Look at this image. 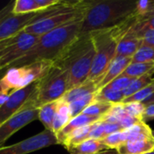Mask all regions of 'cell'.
<instances>
[{
  "label": "cell",
  "mask_w": 154,
  "mask_h": 154,
  "mask_svg": "<svg viewBox=\"0 0 154 154\" xmlns=\"http://www.w3.org/2000/svg\"><path fill=\"white\" fill-rule=\"evenodd\" d=\"M82 19L83 17L76 19L40 36L37 43L24 56L12 63L8 69L24 67L41 60L54 63L79 38Z\"/></svg>",
  "instance_id": "6da1fadb"
},
{
  "label": "cell",
  "mask_w": 154,
  "mask_h": 154,
  "mask_svg": "<svg viewBox=\"0 0 154 154\" xmlns=\"http://www.w3.org/2000/svg\"><path fill=\"white\" fill-rule=\"evenodd\" d=\"M136 14V1L90 0L79 35L118 27Z\"/></svg>",
  "instance_id": "7a4b0ae2"
},
{
  "label": "cell",
  "mask_w": 154,
  "mask_h": 154,
  "mask_svg": "<svg viewBox=\"0 0 154 154\" xmlns=\"http://www.w3.org/2000/svg\"><path fill=\"white\" fill-rule=\"evenodd\" d=\"M95 48L90 33L79 38L54 62L69 73V89L88 80L93 60Z\"/></svg>",
  "instance_id": "3957f363"
},
{
  "label": "cell",
  "mask_w": 154,
  "mask_h": 154,
  "mask_svg": "<svg viewBox=\"0 0 154 154\" xmlns=\"http://www.w3.org/2000/svg\"><path fill=\"white\" fill-rule=\"evenodd\" d=\"M90 0L62 1L46 10L45 14L39 20L28 24L23 31L37 36H42L63 24L84 16Z\"/></svg>",
  "instance_id": "277c9868"
},
{
  "label": "cell",
  "mask_w": 154,
  "mask_h": 154,
  "mask_svg": "<svg viewBox=\"0 0 154 154\" xmlns=\"http://www.w3.org/2000/svg\"><path fill=\"white\" fill-rule=\"evenodd\" d=\"M95 48V57L88 80L97 83L116 58L117 37L115 29H107L90 33Z\"/></svg>",
  "instance_id": "5b68a950"
},
{
  "label": "cell",
  "mask_w": 154,
  "mask_h": 154,
  "mask_svg": "<svg viewBox=\"0 0 154 154\" xmlns=\"http://www.w3.org/2000/svg\"><path fill=\"white\" fill-rule=\"evenodd\" d=\"M69 90V73L62 68L55 65L39 81L37 88L31 97L30 102L34 107L40 108L42 106L57 101Z\"/></svg>",
  "instance_id": "8992f818"
},
{
  "label": "cell",
  "mask_w": 154,
  "mask_h": 154,
  "mask_svg": "<svg viewBox=\"0 0 154 154\" xmlns=\"http://www.w3.org/2000/svg\"><path fill=\"white\" fill-rule=\"evenodd\" d=\"M40 36L29 33L23 30L6 40L5 48L0 51L1 71L24 56L38 42Z\"/></svg>",
  "instance_id": "52a82bcc"
},
{
  "label": "cell",
  "mask_w": 154,
  "mask_h": 154,
  "mask_svg": "<svg viewBox=\"0 0 154 154\" xmlns=\"http://www.w3.org/2000/svg\"><path fill=\"white\" fill-rule=\"evenodd\" d=\"M13 6L14 1H11L0 10V42L7 40L23 31L40 14L38 12L14 14L13 13Z\"/></svg>",
  "instance_id": "ba28073f"
},
{
  "label": "cell",
  "mask_w": 154,
  "mask_h": 154,
  "mask_svg": "<svg viewBox=\"0 0 154 154\" xmlns=\"http://www.w3.org/2000/svg\"><path fill=\"white\" fill-rule=\"evenodd\" d=\"M56 144H59L56 134L44 129L42 132L19 143L1 147L0 154H29Z\"/></svg>",
  "instance_id": "9c48e42d"
},
{
  "label": "cell",
  "mask_w": 154,
  "mask_h": 154,
  "mask_svg": "<svg viewBox=\"0 0 154 154\" xmlns=\"http://www.w3.org/2000/svg\"><path fill=\"white\" fill-rule=\"evenodd\" d=\"M39 108L33 106L30 100L15 115L0 125V148L15 133L38 119Z\"/></svg>",
  "instance_id": "30bf717a"
},
{
  "label": "cell",
  "mask_w": 154,
  "mask_h": 154,
  "mask_svg": "<svg viewBox=\"0 0 154 154\" xmlns=\"http://www.w3.org/2000/svg\"><path fill=\"white\" fill-rule=\"evenodd\" d=\"M37 88V82L11 93L0 107V125L15 115L31 99Z\"/></svg>",
  "instance_id": "8fae6325"
},
{
  "label": "cell",
  "mask_w": 154,
  "mask_h": 154,
  "mask_svg": "<svg viewBox=\"0 0 154 154\" xmlns=\"http://www.w3.org/2000/svg\"><path fill=\"white\" fill-rule=\"evenodd\" d=\"M142 45L143 40L141 38L126 31L118 39L116 56L133 58V56L136 53Z\"/></svg>",
  "instance_id": "7c38bea8"
},
{
  "label": "cell",
  "mask_w": 154,
  "mask_h": 154,
  "mask_svg": "<svg viewBox=\"0 0 154 154\" xmlns=\"http://www.w3.org/2000/svg\"><path fill=\"white\" fill-rule=\"evenodd\" d=\"M131 62H132V58L116 56V58L113 60V61L106 70L105 74L103 75L102 79L99 80V82L97 85L98 91L104 88L105 87H106L117 77L122 75Z\"/></svg>",
  "instance_id": "4fadbf2b"
},
{
  "label": "cell",
  "mask_w": 154,
  "mask_h": 154,
  "mask_svg": "<svg viewBox=\"0 0 154 154\" xmlns=\"http://www.w3.org/2000/svg\"><path fill=\"white\" fill-rule=\"evenodd\" d=\"M101 119L102 118H100V117L90 116H87L84 114H80V115L71 118V120L69 122V124L56 134L59 144L62 145L64 143V142L66 141V139L69 136V134L71 133H73L74 131H76L77 129L95 124V123L100 121Z\"/></svg>",
  "instance_id": "5bb4252c"
},
{
  "label": "cell",
  "mask_w": 154,
  "mask_h": 154,
  "mask_svg": "<svg viewBox=\"0 0 154 154\" xmlns=\"http://www.w3.org/2000/svg\"><path fill=\"white\" fill-rule=\"evenodd\" d=\"M154 151V138L143 141L126 142L121 144L116 152L118 154H145Z\"/></svg>",
  "instance_id": "9a60e30c"
},
{
  "label": "cell",
  "mask_w": 154,
  "mask_h": 154,
  "mask_svg": "<svg viewBox=\"0 0 154 154\" xmlns=\"http://www.w3.org/2000/svg\"><path fill=\"white\" fill-rule=\"evenodd\" d=\"M97 92H98V88L97 87L96 82L91 81V80H87L84 83L69 89L66 92V94L62 97L61 99L70 104L83 97H86L91 94H96Z\"/></svg>",
  "instance_id": "2e32d148"
},
{
  "label": "cell",
  "mask_w": 154,
  "mask_h": 154,
  "mask_svg": "<svg viewBox=\"0 0 154 154\" xmlns=\"http://www.w3.org/2000/svg\"><path fill=\"white\" fill-rule=\"evenodd\" d=\"M71 112L69 104L62 100L61 98L58 100L57 110L52 123V132L57 134L61 129H63L69 122L71 120Z\"/></svg>",
  "instance_id": "e0dca14e"
},
{
  "label": "cell",
  "mask_w": 154,
  "mask_h": 154,
  "mask_svg": "<svg viewBox=\"0 0 154 154\" xmlns=\"http://www.w3.org/2000/svg\"><path fill=\"white\" fill-rule=\"evenodd\" d=\"M106 150L109 149L106 146L103 140L88 139L68 151L70 154H97Z\"/></svg>",
  "instance_id": "ac0fdd59"
},
{
  "label": "cell",
  "mask_w": 154,
  "mask_h": 154,
  "mask_svg": "<svg viewBox=\"0 0 154 154\" xmlns=\"http://www.w3.org/2000/svg\"><path fill=\"white\" fill-rule=\"evenodd\" d=\"M126 142H136L152 138V130L144 122L138 123L132 127L124 130ZM125 142V143H126Z\"/></svg>",
  "instance_id": "d6986e66"
},
{
  "label": "cell",
  "mask_w": 154,
  "mask_h": 154,
  "mask_svg": "<svg viewBox=\"0 0 154 154\" xmlns=\"http://www.w3.org/2000/svg\"><path fill=\"white\" fill-rule=\"evenodd\" d=\"M95 124L81 127L77 129L76 131H74L73 133H71L69 134V136L66 139V141L64 142V143L62 144L67 150H69L70 148L79 144L80 143L89 139V134L91 133V131L93 130Z\"/></svg>",
  "instance_id": "ffe728a7"
},
{
  "label": "cell",
  "mask_w": 154,
  "mask_h": 154,
  "mask_svg": "<svg viewBox=\"0 0 154 154\" xmlns=\"http://www.w3.org/2000/svg\"><path fill=\"white\" fill-rule=\"evenodd\" d=\"M57 104H58V100L45 104L39 108V113H38V120L41 121V123L43 125L46 130H50L51 132H52V123L57 110Z\"/></svg>",
  "instance_id": "44dd1931"
},
{
  "label": "cell",
  "mask_w": 154,
  "mask_h": 154,
  "mask_svg": "<svg viewBox=\"0 0 154 154\" xmlns=\"http://www.w3.org/2000/svg\"><path fill=\"white\" fill-rule=\"evenodd\" d=\"M154 82V69L150 71L149 73L140 77V78H137V79H134L133 80V82L129 85L128 88H126L124 91H123V94L125 96V98L128 97H131L132 95L135 94L136 92H138L139 90L143 89V88L149 86L150 84L153 83Z\"/></svg>",
  "instance_id": "7402d4cb"
},
{
  "label": "cell",
  "mask_w": 154,
  "mask_h": 154,
  "mask_svg": "<svg viewBox=\"0 0 154 154\" xmlns=\"http://www.w3.org/2000/svg\"><path fill=\"white\" fill-rule=\"evenodd\" d=\"M125 96L122 91H116L108 88H104L100 89L95 97L96 101H101L108 103L111 105H116L123 102Z\"/></svg>",
  "instance_id": "603a6c76"
},
{
  "label": "cell",
  "mask_w": 154,
  "mask_h": 154,
  "mask_svg": "<svg viewBox=\"0 0 154 154\" xmlns=\"http://www.w3.org/2000/svg\"><path fill=\"white\" fill-rule=\"evenodd\" d=\"M153 69L154 62H147V63L131 62L123 74L133 79H137L149 73Z\"/></svg>",
  "instance_id": "cb8c5ba5"
},
{
  "label": "cell",
  "mask_w": 154,
  "mask_h": 154,
  "mask_svg": "<svg viewBox=\"0 0 154 154\" xmlns=\"http://www.w3.org/2000/svg\"><path fill=\"white\" fill-rule=\"evenodd\" d=\"M112 106H113V105H111V104L95 100L88 106H87L81 114L90 116H97V117L103 118L111 110Z\"/></svg>",
  "instance_id": "d4e9b609"
},
{
  "label": "cell",
  "mask_w": 154,
  "mask_h": 154,
  "mask_svg": "<svg viewBox=\"0 0 154 154\" xmlns=\"http://www.w3.org/2000/svg\"><path fill=\"white\" fill-rule=\"evenodd\" d=\"M41 12L35 0H15L14 1L13 13L14 14H25Z\"/></svg>",
  "instance_id": "484cf974"
},
{
  "label": "cell",
  "mask_w": 154,
  "mask_h": 154,
  "mask_svg": "<svg viewBox=\"0 0 154 154\" xmlns=\"http://www.w3.org/2000/svg\"><path fill=\"white\" fill-rule=\"evenodd\" d=\"M146 29H154V14H150L142 19L137 18L134 24L127 31L137 36L140 32Z\"/></svg>",
  "instance_id": "4316f807"
},
{
  "label": "cell",
  "mask_w": 154,
  "mask_h": 154,
  "mask_svg": "<svg viewBox=\"0 0 154 154\" xmlns=\"http://www.w3.org/2000/svg\"><path fill=\"white\" fill-rule=\"evenodd\" d=\"M96 94L88 95V96L83 97H81V98H79V99H78V100H76V101L69 104L72 118L79 116V115H80L87 106H88L91 103H93L95 101Z\"/></svg>",
  "instance_id": "83f0119b"
},
{
  "label": "cell",
  "mask_w": 154,
  "mask_h": 154,
  "mask_svg": "<svg viewBox=\"0 0 154 154\" xmlns=\"http://www.w3.org/2000/svg\"><path fill=\"white\" fill-rule=\"evenodd\" d=\"M132 62H154V48L142 45L132 58Z\"/></svg>",
  "instance_id": "f1b7e54d"
},
{
  "label": "cell",
  "mask_w": 154,
  "mask_h": 154,
  "mask_svg": "<svg viewBox=\"0 0 154 154\" xmlns=\"http://www.w3.org/2000/svg\"><path fill=\"white\" fill-rule=\"evenodd\" d=\"M154 93V82L150 84L149 86L143 88V89L139 90L135 94L132 95L131 97H128L125 98L122 102V104L126 103H133V102H141L143 103L144 100H146L148 97H150Z\"/></svg>",
  "instance_id": "f546056e"
},
{
  "label": "cell",
  "mask_w": 154,
  "mask_h": 154,
  "mask_svg": "<svg viewBox=\"0 0 154 154\" xmlns=\"http://www.w3.org/2000/svg\"><path fill=\"white\" fill-rule=\"evenodd\" d=\"M103 142L108 149L116 150L121 144H123L126 142L125 132L121 131L118 133L112 134L106 136V138H104Z\"/></svg>",
  "instance_id": "4dcf8cb0"
},
{
  "label": "cell",
  "mask_w": 154,
  "mask_h": 154,
  "mask_svg": "<svg viewBox=\"0 0 154 154\" xmlns=\"http://www.w3.org/2000/svg\"><path fill=\"white\" fill-rule=\"evenodd\" d=\"M134 79L122 74L119 77H117L116 79H114L111 83H109L105 88H111V89H114L116 91H122L123 92L126 88L129 87V85L133 82Z\"/></svg>",
  "instance_id": "1f68e13d"
},
{
  "label": "cell",
  "mask_w": 154,
  "mask_h": 154,
  "mask_svg": "<svg viewBox=\"0 0 154 154\" xmlns=\"http://www.w3.org/2000/svg\"><path fill=\"white\" fill-rule=\"evenodd\" d=\"M123 106L127 114H129L130 116H132L135 118H139V119L143 120V115L145 110V106L143 103L133 102V103L123 104Z\"/></svg>",
  "instance_id": "d6a6232c"
},
{
  "label": "cell",
  "mask_w": 154,
  "mask_h": 154,
  "mask_svg": "<svg viewBox=\"0 0 154 154\" xmlns=\"http://www.w3.org/2000/svg\"><path fill=\"white\" fill-rule=\"evenodd\" d=\"M151 0H139L136 1V16L142 19L150 14Z\"/></svg>",
  "instance_id": "836d02e7"
},
{
  "label": "cell",
  "mask_w": 154,
  "mask_h": 154,
  "mask_svg": "<svg viewBox=\"0 0 154 154\" xmlns=\"http://www.w3.org/2000/svg\"><path fill=\"white\" fill-rule=\"evenodd\" d=\"M137 36L143 40V45L154 48V29H146Z\"/></svg>",
  "instance_id": "e575fe53"
},
{
  "label": "cell",
  "mask_w": 154,
  "mask_h": 154,
  "mask_svg": "<svg viewBox=\"0 0 154 154\" xmlns=\"http://www.w3.org/2000/svg\"><path fill=\"white\" fill-rule=\"evenodd\" d=\"M154 119V103L145 106V110L143 115V122L147 123Z\"/></svg>",
  "instance_id": "d590c367"
},
{
  "label": "cell",
  "mask_w": 154,
  "mask_h": 154,
  "mask_svg": "<svg viewBox=\"0 0 154 154\" xmlns=\"http://www.w3.org/2000/svg\"><path fill=\"white\" fill-rule=\"evenodd\" d=\"M154 103V93L150 97H148L146 100H144L143 102V104L144 105V106H148V105H151V104H153Z\"/></svg>",
  "instance_id": "8d00e7d4"
},
{
  "label": "cell",
  "mask_w": 154,
  "mask_h": 154,
  "mask_svg": "<svg viewBox=\"0 0 154 154\" xmlns=\"http://www.w3.org/2000/svg\"><path fill=\"white\" fill-rule=\"evenodd\" d=\"M97 154H118V153H117L116 150H111V149H109V150L104 151V152H99V153H97Z\"/></svg>",
  "instance_id": "74e56055"
},
{
  "label": "cell",
  "mask_w": 154,
  "mask_h": 154,
  "mask_svg": "<svg viewBox=\"0 0 154 154\" xmlns=\"http://www.w3.org/2000/svg\"><path fill=\"white\" fill-rule=\"evenodd\" d=\"M7 97H8V96H4V95L0 96V107L5 102V100L7 99Z\"/></svg>",
  "instance_id": "f35d334b"
},
{
  "label": "cell",
  "mask_w": 154,
  "mask_h": 154,
  "mask_svg": "<svg viewBox=\"0 0 154 154\" xmlns=\"http://www.w3.org/2000/svg\"><path fill=\"white\" fill-rule=\"evenodd\" d=\"M150 14H154V0H151V5H150ZM147 16V15H146ZM144 18V17H143Z\"/></svg>",
  "instance_id": "ab89813d"
},
{
  "label": "cell",
  "mask_w": 154,
  "mask_h": 154,
  "mask_svg": "<svg viewBox=\"0 0 154 154\" xmlns=\"http://www.w3.org/2000/svg\"><path fill=\"white\" fill-rule=\"evenodd\" d=\"M5 44H6V40H5V41H2V42H0V51L5 48ZM0 71H1V68H0Z\"/></svg>",
  "instance_id": "60d3db41"
},
{
  "label": "cell",
  "mask_w": 154,
  "mask_h": 154,
  "mask_svg": "<svg viewBox=\"0 0 154 154\" xmlns=\"http://www.w3.org/2000/svg\"><path fill=\"white\" fill-rule=\"evenodd\" d=\"M145 154H154V151L153 152H149V153H145Z\"/></svg>",
  "instance_id": "b9f144b4"
},
{
  "label": "cell",
  "mask_w": 154,
  "mask_h": 154,
  "mask_svg": "<svg viewBox=\"0 0 154 154\" xmlns=\"http://www.w3.org/2000/svg\"><path fill=\"white\" fill-rule=\"evenodd\" d=\"M152 136H153V138H154V131L152 130Z\"/></svg>",
  "instance_id": "7bdbcfd3"
},
{
  "label": "cell",
  "mask_w": 154,
  "mask_h": 154,
  "mask_svg": "<svg viewBox=\"0 0 154 154\" xmlns=\"http://www.w3.org/2000/svg\"><path fill=\"white\" fill-rule=\"evenodd\" d=\"M0 96H2V92H1V89H0Z\"/></svg>",
  "instance_id": "ee69618b"
}]
</instances>
